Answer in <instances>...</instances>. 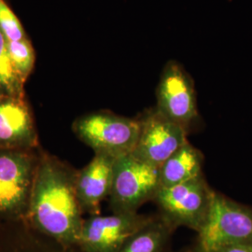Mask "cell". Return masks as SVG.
Returning a JSON list of instances; mask_svg holds the SVG:
<instances>
[{
    "mask_svg": "<svg viewBox=\"0 0 252 252\" xmlns=\"http://www.w3.org/2000/svg\"><path fill=\"white\" fill-rule=\"evenodd\" d=\"M78 170L39 150L27 220L63 247L76 248L84 221L77 195Z\"/></svg>",
    "mask_w": 252,
    "mask_h": 252,
    "instance_id": "cell-1",
    "label": "cell"
},
{
    "mask_svg": "<svg viewBox=\"0 0 252 252\" xmlns=\"http://www.w3.org/2000/svg\"><path fill=\"white\" fill-rule=\"evenodd\" d=\"M162 188L160 167L132 153L118 157L114 162L108 205L112 213H135L153 201Z\"/></svg>",
    "mask_w": 252,
    "mask_h": 252,
    "instance_id": "cell-2",
    "label": "cell"
},
{
    "mask_svg": "<svg viewBox=\"0 0 252 252\" xmlns=\"http://www.w3.org/2000/svg\"><path fill=\"white\" fill-rule=\"evenodd\" d=\"M39 150L0 149V219H27Z\"/></svg>",
    "mask_w": 252,
    "mask_h": 252,
    "instance_id": "cell-3",
    "label": "cell"
},
{
    "mask_svg": "<svg viewBox=\"0 0 252 252\" xmlns=\"http://www.w3.org/2000/svg\"><path fill=\"white\" fill-rule=\"evenodd\" d=\"M76 136L94 153L114 158L133 153L140 124L138 118L120 116L109 111H96L78 118L73 123Z\"/></svg>",
    "mask_w": 252,
    "mask_h": 252,
    "instance_id": "cell-4",
    "label": "cell"
},
{
    "mask_svg": "<svg viewBox=\"0 0 252 252\" xmlns=\"http://www.w3.org/2000/svg\"><path fill=\"white\" fill-rule=\"evenodd\" d=\"M214 192L203 174L184 183L162 187L153 202L158 214L176 229L186 227L197 234L209 217Z\"/></svg>",
    "mask_w": 252,
    "mask_h": 252,
    "instance_id": "cell-5",
    "label": "cell"
},
{
    "mask_svg": "<svg viewBox=\"0 0 252 252\" xmlns=\"http://www.w3.org/2000/svg\"><path fill=\"white\" fill-rule=\"evenodd\" d=\"M252 243V211L215 191L209 217L192 248L197 252H217L231 245Z\"/></svg>",
    "mask_w": 252,
    "mask_h": 252,
    "instance_id": "cell-6",
    "label": "cell"
},
{
    "mask_svg": "<svg viewBox=\"0 0 252 252\" xmlns=\"http://www.w3.org/2000/svg\"><path fill=\"white\" fill-rule=\"evenodd\" d=\"M156 100L155 108L188 133L200 120L194 82L175 60L169 61L162 69L156 89Z\"/></svg>",
    "mask_w": 252,
    "mask_h": 252,
    "instance_id": "cell-7",
    "label": "cell"
},
{
    "mask_svg": "<svg viewBox=\"0 0 252 252\" xmlns=\"http://www.w3.org/2000/svg\"><path fill=\"white\" fill-rule=\"evenodd\" d=\"M153 216L138 212L89 216L84 219L77 248L81 252H119Z\"/></svg>",
    "mask_w": 252,
    "mask_h": 252,
    "instance_id": "cell-8",
    "label": "cell"
},
{
    "mask_svg": "<svg viewBox=\"0 0 252 252\" xmlns=\"http://www.w3.org/2000/svg\"><path fill=\"white\" fill-rule=\"evenodd\" d=\"M140 132L132 154L160 167L188 140V132L155 108H148L138 117Z\"/></svg>",
    "mask_w": 252,
    "mask_h": 252,
    "instance_id": "cell-9",
    "label": "cell"
},
{
    "mask_svg": "<svg viewBox=\"0 0 252 252\" xmlns=\"http://www.w3.org/2000/svg\"><path fill=\"white\" fill-rule=\"evenodd\" d=\"M34 120L24 96L0 97V149H38Z\"/></svg>",
    "mask_w": 252,
    "mask_h": 252,
    "instance_id": "cell-10",
    "label": "cell"
},
{
    "mask_svg": "<svg viewBox=\"0 0 252 252\" xmlns=\"http://www.w3.org/2000/svg\"><path fill=\"white\" fill-rule=\"evenodd\" d=\"M116 158L94 153L91 162L77 175V195L83 214H100L101 203L108 198Z\"/></svg>",
    "mask_w": 252,
    "mask_h": 252,
    "instance_id": "cell-11",
    "label": "cell"
},
{
    "mask_svg": "<svg viewBox=\"0 0 252 252\" xmlns=\"http://www.w3.org/2000/svg\"><path fill=\"white\" fill-rule=\"evenodd\" d=\"M0 252H81L36 231L27 220L0 219Z\"/></svg>",
    "mask_w": 252,
    "mask_h": 252,
    "instance_id": "cell-12",
    "label": "cell"
},
{
    "mask_svg": "<svg viewBox=\"0 0 252 252\" xmlns=\"http://www.w3.org/2000/svg\"><path fill=\"white\" fill-rule=\"evenodd\" d=\"M204 154L187 141L160 166L162 187H171L203 175Z\"/></svg>",
    "mask_w": 252,
    "mask_h": 252,
    "instance_id": "cell-13",
    "label": "cell"
},
{
    "mask_svg": "<svg viewBox=\"0 0 252 252\" xmlns=\"http://www.w3.org/2000/svg\"><path fill=\"white\" fill-rule=\"evenodd\" d=\"M176 228L161 215L154 214L151 220L133 234L119 252H171Z\"/></svg>",
    "mask_w": 252,
    "mask_h": 252,
    "instance_id": "cell-14",
    "label": "cell"
},
{
    "mask_svg": "<svg viewBox=\"0 0 252 252\" xmlns=\"http://www.w3.org/2000/svg\"><path fill=\"white\" fill-rule=\"evenodd\" d=\"M24 84L10 60L7 39L0 31V97L23 96Z\"/></svg>",
    "mask_w": 252,
    "mask_h": 252,
    "instance_id": "cell-15",
    "label": "cell"
},
{
    "mask_svg": "<svg viewBox=\"0 0 252 252\" xmlns=\"http://www.w3.org/2000/svg\"><path fill=\"white\" fill-rule=\"evenodd\" d=\"M7 48L10 60L24 82L32 71L35 61L34 50L26 38L17 41L7 40Z\"/></svg>",
    "mask_w": 252,
    "mask_h": 252,
    "instance_id": "cell-16",
    "label": "cell"
},
{
    "mask_svg": "<svg viewBox=\"0 0 252 252\" xmlns=\"http://www.w3.org/2000/svg\"><path fill=\"white\" fill-rule=\"evenodd\" d=\"M0 31L9 41L25 38L24 29L20 21L4 0H0Z\"/></svg>",
    "mask_w": 252,
    "mask_h": 252,
    "instance_id": "cell-17",
    "label": "cell"
},
{
    "mask_svg": "<svg viewBox=\"0 0 252 252\" xmlns=\"http://www.w3.org/2000/svg\"><path fill=\"white\" fill-rule=\"evenodd\" d=\"M217 252H252V243L231 245L220 249Z\"/></svg>",
    "mask_w": 252,
    "mask_h": 252,
    "instance_id": "cell-18",
    "label": "cell"
},
{
    "mask_svg": "<svg viewBox=\"0 0 252 252\" xmlns=\"http://www.w3.org/2000/svg\"><path fill=\"white\" fill-rule=\"evenodd\" d=\"M171 252H197L193 248H192V246H190V247H188V248H186V249H183V250H181V251H179V252H173L172 251Z\"/></svg>",
    "mask_w": 252,
    "mask_h": 252,
    "instance_id": "cell-19",
    "label": "cell"
}]
</instances>
